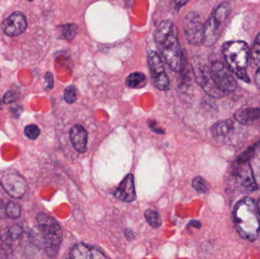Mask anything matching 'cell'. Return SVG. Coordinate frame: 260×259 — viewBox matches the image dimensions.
Returning <instances> with one entry per match:
<instances>
[{
  "label": "cell",
  "instance_id": "1",
  "mask_svg": "<svg viewBox=\"0 0 260 259\" xmlns=\"http://www.w3.org/2000/svg\"><path fill=\"white\" fill-rule=\"evenodd\" d=\"M156 45L171 69L179 72L181 69L183 51L179 44L175 24L171 20H164L154 33Z\"/></svg>",
  "mask_w": 260,
  "mask_h": 259
},
{
  "label": "cell",
  "instance_id": "2",
  "mask_svg": "<svg viewBox=\"0 0 260 259\" xmlns=\"http://www.w3.org/2000/svg\"><path fill=\"white\" fill-rule=\"evenodd\" d=\"M234 220L240 235L253 241L260 234V213L258 205L253 199L244 198L235 205Z\"/></svg>",
  "mask_w": 260,
  "mask_h": 259
},
{
  "label": "cell",
  "instance_id": "3",
  "mask_svg": "<svg viewBox=\"0 0 260 259\" xmlns=\"http://www.w3.org/2000/svg\"><path fill=\"white\" fill-rule=\"evenodd\" d=\"M222 53L231 71L241 80L249 83L247 68L250 61V50L244 41H229L222 46Z\"/></svg>",
  "mask_w": 260,
  "mask_h": 259
},
{
  "label": "cell",
  "instance_id": "4",
  "mask_svg": "<svg viewBox=\"0 0 260 259\" xmlns=\"http://www.w3.org/2000/svg\"><path fill=\"white\" fill-rule=\"evenodd\" d=\"M37 221L46 253L50 257L56 256L62 239L60 225L53 217L44 213L37 216Z\"/></svg>",
  "mask_w": 260,
  "mask_h": 259
},
{
  "label": "cell",
  "instance_id": "5",
  "mask_svg": "<svg viewBox=\"0 0 260 259\" xmlns=\"http://www.w3.org/2000/svg\"><path fill=\"white\" fill-rule=\"evenodd\" d=\"M229 3H222L216 8L209 19L204 24L203 44L206 47H212L218 41L221 24L224 22L230 13Z\"/></svg>",
  "mask_w": 260,
  "mask_h": 259
},
{
  "label": "cell",
  "instance_id": "6",
  "mask_svg": "<svg viewBox=\"0 0 260 259\" xmlns=\"http://www.w3.org/2000/svg\"><path fill=\"white\" fill-rule=\"evenodd\" d=\"M192 67L196 81L208 95L216 98L224 95V93L215 85L211 76L210 68H208L207 65L202 60L201 58L198 56L192 58Z\"/></svg>",
  "mask_w": 260,
  "mask_h": 259
},
{
  "label": "cell",
  "instance_id": "7",
  "mask_svg": "<svg viewBox=\"0 0 260 259\" xmlns=\"http://www.w3.org/2000/svg\"><path fill=\"white\" fill-rule=\"evenodd\" d=\"M148 64L151 72V80L154 87L160 91H167L170 87V80L165 71V66L157 52L148 53Z\"/></svg>",
  "mask_w": 260,
  "mask_h": 259
},
{
  "label": "cell",
  "instance_id": "8",
  "mask_svg": "<svg viewBox=\"0 0 260 259\" xmlns=\"http://www.w3.org/2000/svg\"><path fill=\"white\" fill-rule=\"evenodd\" d=\"M230 71L229 68L219 61L212 62L211 65L210 73L212 80L218 89L224 94L232 92L237 88L236 82Z\"/></svg>",
  "mask_w": 260,
  "mask_h": 259
},
{
  "label": "cell",
  "instance_id": "9",
  "mask_svg": "<svg viewBox=\"0 0 260 259\" xmlns=\"http://www.w3.org/2000/svg\"><path fill=\"white\" fill-rule=\"evenodd\" d=\"M0 183L6 193L15 199H21L28 190L25 179L12 170L0 173Z\"/></svg>",
  "mask_w": 260,
  "mask_h": 259
},
{
  "label": "cell",
  "instance_id": "10",
  "mask_svg": "<svg viewBox=\"0 0 260 259\" xmlns=\"http://www.w3.org/2000/svg\"><path fill=\"white\" fill-rule=\"evenodd\" d=\"M186 41L192 45L200 46L203 44L204 24L200 15L195 12H189L183 22Z\"/></svg>",
  "mask_w": 260,
  "mask_h": 259
},
{
  "label": "cell",
  "instance_id": "11",
  "mask_svg": "<svg viewBox=\"0 0 260 259\" xmlns=\"http://www.w3.org/2000/svg\"><path fill=\"white\" fill-rule=\"evenodd\" d=\"M27 27L25 16L21 12H14L2 24V30L9 36H18L24 33Z\"/></svg>",
  "mask_w": 260,
  "mask_h": 259
},
{
  "label": "cell",
  "instance_id": "12",
  "mask_svg": "<svg viewBox=\"0 0 260 259\" xmlns=\"http://www.w3.org/2000/svg\"><path fill=\"white\" fill-rule=\"evenodd\" d=\"M233 173L237 182L244 190L248 192H254L257 190V185L248 163H237V167Z\"/></svg>",
  "mask_w": 260,
  "mask_h": 259
},
{
  "label": "cell",
  "instance_id": "13",
  "mask_svg": "<svg viewBox=\"0 0 260 259\" xmlns=\"http://www.w3.org/2000/svg\"><path fill=\"white\" fill-rule=\"evenodd\" d=\"M70 257L73 259L106 258L107 256L97 248L85 243L76 244L70 251Z\"/></svg>",
  "mask_w": 260,
  "mask_h": 259
},
{
  "label": "cell",
  "instance_id": "14",
  "mask_svg": "<svg viewBox=\"0 0 260 259\" xmlns=\"http://www.w3.org/2000/svg\"><path fill=\"white\" fill-rule=\"evenodd\" d=\"M235 126L234 122L230 120L218 122L212 126V136L218 142H226L233 136Z\"/></svg>",
  "mask_w": 260,
  "mask_h": 259
},
{
  "label": "cell",
  "instance_id": "15",
  "mask_svg": "<svg viewBox=\"0 0 260 259\" xmlns=\"http://www.w3.org/2000/svg\"><path fill=\"white\" fill-rule=\"evenodd\" d=\"M114 196L122 202H133L136 199V190H135L134 178L133 174L127 175L126 177L122 181L115 193Z\"/></svg>",
  "mask_w": 260,
  "mask_h": 259
},
{
  "label": "cell",
  "instance_id": "16",
  "mask_svg": "<svg viewBox=\"0 0 260 259\" xmlns=\"http://www.w3.org/2000/svg\"><path fill=\"white\" fill-rule=\"evenodd\" d=\"M70 140L74 149L79 153H84L87 150L88 134L81 125H75L70 130Z\"/></svg>",
  "mask_w": 260,
  "mask_h": 259
},
{
  "label": "cell",
  "instance_id": "17",
  "mask_svg": "<svg viewBox=\"0 0 260 259\" xmlns=\"http://www.w3.org/2000/svg\"><path fill=\"white\" fill-rule=\"evenodd\" d=\"M260 119L259 107H247L239 109L235 114V120L240 124L249 125Z\"/></svg>",
  "mask_w": 260,
  "mask_h": 259
},
{
  "label": "cell",
  "instance_id": "18",
  "mask_svg": "<svg viewBox=\"0 0 260 259\" xmlns=\"http://www.w3.org/2000/svg\"><path fill=\"white\" fill-rule=\"evenodd\" d=\"M146 76L142 72H133L126 78V84L130 88H139L146 84Z\"/></svg>",
  "mask_w": 260,
  "mask_h": 259
},
{
  "label": "cell",
  "instance_id": "19",
  "mask_svg": "<svg viewBox=\"0 0 260 259\" xmlns=\"http://www.w3.org/2000/svg\"><path fill=\"white\" fill-rule=\"evenodd\" d=\"M250 65L256 68L260 63V32L256 36L250 53Z\"/></svg>",
  "mask_w": 260,
  "mask_h": 259
},
{
  "label": "cell",
  "instance_id": "20",
  "mask_svg": "<svg viewBox=\"0 0 260 259\" xmlns=\"http://www.w3.org/2000/svg\"><path fill=\"white\" fill-rule=\"evenodd\" d=\"M145 217L151 228L157 229L161 226V218H160V215L157 211L152 209L147 210L145 213Z\"/></svg>",
  "mask_w": 260,
  "mask_h": 259
},
{
  "label": "cell",
  "instance_id": "21",
  "mask_svg": "<svg viewBox=\"0 0 260 259\" xmlns=\"http://www.w3.org/2000/svg\"><path fill=\"white\" fill-rule=\"evenodd\" d=\"M21 207L18 204L14 202H9L5 208V214L9 218L16 219L21 214Z\"/></svg>",
  "mask_w": 260,
  "mask_h": 259
},
{
  "label": "cell",
  "instance_id": "22",
  "mask_svg": "<svg viewBox=\"0 0 260 259\" xmlns=\"http://www.w3.org/2000/svg\"><path fill=\"white\" fill-rule=\"evenodd\" d=\"M192 187L200 193H207L210 190L209 182L201 176H197L192 180Z\"/></svg>",
  "mask_w": 260,
  "mask_h": 259
},
{
  "label": "cell",
  "instance_id": "23",
  "mask_svg": "<svg viewBox=\"0 0 260 259\" xmlns=\"http://www.w3.org/2000/svg\"><path fill=\"white\" fill-rule=\"evenodd\" d=\"M77 31L78 27L76 24H67L62 26V34H63L64 38L68 40L69 41H71L72 40L74 39Z\"/></svg>",
  "mask_w": 260,
  "mask_h": 259
},
{
  "label": "cell",
  "instance_id": "24",
  "mask_svg": "<svg viewBox=\"0 0 260 259\" xmlns=\"http://www.w3.org/2000/svg\"><path fill=\"white\" fill-rule=\"evenodd\" d=\"M24 132L29 139L35 140L39 136L41 131L36 125H28L24 128Z\"/></svg>",
  "mask_w": 260,
  "mask_h": 259
},
{
  "label": "cell",
  "instance_id": "25",
  "mask_svg": "<svg viewBox=\"0 0 260 259\" xmlns=\"http://www.w3.org/2000/svg\"><path fill=\"white\" fill-rule=\"evenodd\" d=\"M256 147H257V144H256L245 151L242 155L238 157L236 163H248V161L253 158V155L256 152Z\"/></svg>",
  "mask_w": 260,
  "mask_h": 259
},
{
  "label": "cell",
  "instance_id": "26",
  "mask_svg": "<svg viewBox=\"0 0 260 259\" xmlns=\"http://www.w3.org/2000/svg\"><path fill=\"white\" fill-rule=\"evenodd\" d=\"M64 99L68 103H73L76 100V88L73 85L67 87L64 91Z\"/></svg>",
  "mask_w": 260,
  "mask_h": 259
},
{
  "label": "cell",
  "instance_id": "27",
  "mask_svg": "<svg viewBox=\"0 0 260 259\" xmlns=\"http://www.w3.org/2000/svg\"><path fill=\"white\" fill-rule=\"evenodd\" d=\"M44 80H45L46 90L49 91V90L52 89L53 86V76L52 73H46L45 76H44Z\"/></svg>",
  "mask_w": 260,
  "mask_h": 259
},
{
  "label": "cell",
  "instance_id": "28",
  "mask_svg": "<svg viewBox=\"0 0 260 259\" xmlns=\"http://www.w3.org/2000/svg\"><path fill=\"white\" fill-rule=\"evenodd\" d=\"M14 100H15V95L12 91H8L5 94L4 98H3V101L5 103L9 104V103L14 102Z\"/></svg>",
  "mask_w": 260,
  "mask_h": 259
},
{
  "label": "cell",
  "instance_id": "29",
  "mask_svg": "<svg viewBox=\"0 0 260 259\" xmlns=\"http://www.w3.org/2000/svg\"><path fill=\"white\" fill-rule=\"evenodd\" d=\"M174 3H175L176 6L178 8L182 7L184 6L185 4L188 3L189 0H174Z\"/></svg>",
  "mask_w": 260,
  "mask_h": 259
},
{
  "label": "cell",
  "instance_id": "30",
  "mask_svg": "<svg viewBox=\"0 0 260 259\" xmlns=\"http://www.w3.org/2000/svg\"><path fill=\"white\" fill-rule=\"evenodd\" d=\"M255 82H256V85L260 88V68L258 69L257 72H256Z\"/></svg>",
  "mask_w": 260,
  "mask_h": 259
},
{
  "label": "cell",
  "instance_id": "31",
  "mask_svg": "<svg viewBox=\"0 0 260 259\" xmlns=\"http://www.w3.org/2000/svg\"><path fill=\"white\" fill-rule=\"evenodd\" d=\"M3 204L2 202L1 199H0V218H1L2 214L3 213Z\"/></svg>",
  "mask_w": 260,
  "mask_h": 259
},
{
  "label": "cell",
  "instance_id": "32",
  "mask_svg": "<svg viewBox=\"0 0 260 259\" xmlns=\"http://www.w3.org/2000/svg\"><path fill=\"white\" fill-rule=\"evenodd\" d=\"M258 207H259V213H260V201L259 202V204H258Z\"/></svg>",
  "mask_w": 260,
  "mask_h": 259
},
{
  "label": "cell",
  "instance_id": "33",
  "mask_svg": "<svg viewBox=\"0 0 260 259\" xmlns=\"http://www.w3.org/2000/svg\"><path fill=\"white\" fill-rule=\"evenodd\" d=\"M28 1H33V0H28Z\"/></svg>",
  "mask_w": 260,
  "mask_h": 259
}]
</instances>
